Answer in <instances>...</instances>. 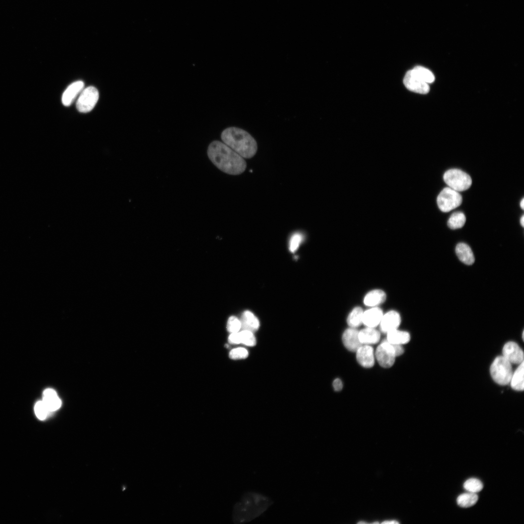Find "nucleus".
I'll return each instance as SVG.
<instances>
[{"label": "nucleus", "instance_id": "nucleus-1", "mask_svg": "<svg viewBox=\"0 0 524 524\" xmlns=\"http://www.w3.org/2000/svg\"><path fill=\"white\" fill-rule=\"evenodd\" d=\"M207 155L213 164L226 174L239 175L246 168L244 158L222 142H212L208 146Z\"/></svg>", "mask_w": 524, "mask_h": 524}, {"label": "nucleus", "instance_id": "nucleus-2", "mask_svg": "<svg viewBox=\"0 0 524 524\" xmlns=\"http://www.w3.org/2000/svg\"><path fill=\"white\" fill-rule=\"evenodd\" d=\"M272 504V501L261 494L251 492L244 494L236 504L233 520L236 523L252 520L262 513Z\"/></svg>", "mask_w": 524, "mask_h": 524}, {"label": "nucleus", "instance_id": "nucleus-3", "mask_svg": "<svg viewBox=\"0 0 524 524\" xmlns=\"http://www.w3.org/2000/svg\"><path fill=\"white\" fill-rule=\"evenodd\" d=\"M222 142L244 158H251L256 153L257 144L246 131L235 127L224 129L221 134Z\"/></svg>", "mask_w": 524, "mask_h": 524}, {"label": "nucleus", "instance_id": "nucleus-4", "mask_svg": "<svg viewBox=\"0 0 524 524\" xmlns=\"http://www.w3.org/2000/svg\"><path fill=\"white\" fill-rule=\"evenodd\" d=\"M513 373L511 363L503 356L496 357L490 367L492 379L501 385L510 383Z\"/></svg>", "mask_w": 524, "mask_h": 524}, {"label": "nucleus", "instance_id": "nucleus-5", "mask_svg": "<svg viewBox=\"0 0 524 524\" xmlns=\"http://www.w3.org/2000/svg\"><path fill=\"white\" fill-rule=\"evenodd\" d=\"M443 180L449 187L458 192L468 189L472 182L471 177L458 169L446 171L443 175Z\"/></svg>", "mask_w": 524, "mask_h": 524}, {"label": "nucleus", "instance_id": "nucleus-6", "mask_svg": "<svg viewBox=\"0 0 524 524\" xmlns=\"http://www.w3.org/2000/svg\"><path fill=\"white\" fill-rule=\"evenodd\" d=\"M462 201V196L459 192L449 187L443 189L437 198L438 207L441 211L445 213L458 207Z\"/></svg>", "mask_w": 524, "mask_h": 524}, {"label": "nucleus", "instance_id": "nucleus-7", "mask_svg": "<svg viewBox=\"0 0 524 524\" xmlns=\"http://www.w3.org/2000/svg\"><path fill=\"white\" fill-rule=\"evenodd\" d=\"M99 98L98 90L94 86H88L82 91L76 102V108L81 113L90 112L95 107Z\"/></svg>", "mask_w": 524, "mask_h": 524}, {"label": "nucleus", "instance_id": "nucleus-8", "mask_svg": "<svg viewBox=\"0 0 524 524\" xmlns=\"http://www.w3.org/2000/svg\"><path fill=\"white\" fill-rule=\"evenodd\" d=\"M375 355L378 363L384 368L391 367L393 364L396 357L392 344L387 341L378 346Z\"/></svg>", "mask_w": 524, "mask_h": 524}, {"label": "nucleus", "instance_id": "nucleus-9", "mask_svg": "<svg viewBox=\"0 0 524 524\" xmlns=\"http://www.w3.org/2000/svg\"><path fill=\"white\" fill-rule=\"evenodd\" d=\"M403 82L408 89L415 93L424 94L429 91L428 84L417 77L411 70L406 73Z\"/></svg>", "mask_w": 524, "mask_h": 524}, {"label": "nucleus", "instance_id": "nucleus-10", "mask_svg": "<svg viewBox=\"0 0 524 524\" xmlns=\"http://www.w3.org/2000/svg\"><path fill=\"white\" fill-rule=\"evenodd\" d=\"M503 356L511 363L519 364L524 361V353L517 344L513 342L507 343L502 350Z\"/></svg>", "mask_w": 524, "mask_h": 524}, {"label": "nucleus", "instance_id": "nucleus-11", "mask_svg": "<svg viewBox=\"0 0 524 524\" xmlns=\"http://www.w3.org/2000/svg\"><path fill=\"white\" fill-rule=\"evenodd\" d=\"M401 323V317L399 313L393 310L388 311L383 314L379 323L380 328L383 332H388L397 329Z\"/></svg>", "mask_w": 524, "mask_h": 524}, {"label": "nucleus", "instance_id": "nucleus-12", "mask_svg": "<svg viewBox=\"0 0 524 524\" xmlns=\"http://www.w3.org/2000/svg\"><path fill=\"white\" fill-rule=\"evenodd\" d=\"M84 86V83L81 81L70 84L63 94L62 102L63 105L65 106L71 105L83 90Z\"/></svg>", "mask_w": 524, "mask_h": 524}, {"label": "nucleus", "instance_id": "nucleus-13", "mask_svg": "<svg viewBox=\"0 0 524 524\" xmlns=\"http://www.w3.org/2000/svg\"><path fill=\"white\" fill-rule=\"evenodd\" d=\"M356 358L359 363L365 368L372 367L375 362L374 350L372 346L362 344L356 351Z\"/></svg>", "mask_w": 524, "mask_h": 524}, {"label": "nucleus", "instance_id": "nucleus-14", "mask_svg": "<svg viewBox=\"0 0 524 524\" xmlns=\"http://www.w3.org/2000/svg\"><path fill=\"white\" fill-rule=\"evenodd\" d=\"M359 331L354 328H349L344 332L342 340L345 347L349 351L356 352L362 345L359 338Z\"/></svg>", "mask_w": 524, "mask_h": 524}, {"label": "nucleus", "instance_id": "nucleus-15", "mask_svg": "<svg viewBox=\"0 0 524 524\" xmlns=\"http://www.w3.org/2000/svg\"><path fill=\"white\" fill-rule=\"evenodd\" d=\"M383 315L381 309L377 307L370 308L363 311L362 323L367 327L375 328L379 324Z\"/></svg>", "mask_w": 524, "mask_h": 524}, {"label": "nucleus", "instance_id": "nucleus-16", "mask_svg": "<svg viewBox=\"0 0 524 524\" xmlns=\"http://www.w3.org/2000/svg\"><path fill=\"white\" fill-rule=\"evenodd\" d=\"M42 401L50 412L58 409L62 405L61 400L56 392L50 388L44 391Z\"/></svg>", "mask_w": 524, "mask_h": 524}, {"label": "nucleus", "instance_id": "nucleus-17", "mask_svg": "<svg viewBox=\"0 0 524 524\" xmlns=\"http://www.w3.org/2000/svg\"><path fill=\"white\" fill-rule=\"evenodd\" d=\"M241 329L251 331L257 330L260 327V322L257 317L250 311H245L240 319Z\"/></svg>", "mask_w": 524, "mask_h": 524}, {"label": "nucleus", "instance_id": "nucleus-18", "mask_svg": "<svg viewBox=\"0 0 524 524\" xmlns=\"http://www.w3.org/2000/svg\"><path fill=\"white\" fill-rule=\"evenodd\" d=\"M379 332L374 328L367 327L359 332V338L362 344H375L380 340Z\"/></svg>", "mask_w": 524, "mask_h": 524}, {"label": "nucleus", "instance_id": "nucleus-19", "mask_svg": "<svg viewBox=\"0 0 524 524\" xmlns=\"http://www.w3.org/2000/svg\"><path fill=\"white\" fill-rule=\"evenodd\" d=\"M456 253L463 263L466 265H472L475 262V257L470 247L463 243H458L455 249Z\"/></svg>", "mask_w": 524, "mask_h": 524}, {"label": "nucleus", "instance_id": "nucleus-20", "mask_svg": "<svg viewBox=\"0 0 524 524\" xmlns=\"http://www.w3.org/2000/svg\"><path fill=\"white\" fill-rule=\"evenodd\" d=\"M386 295L383 290L375 289L368 292L363 299L364 305L369 307H375L384 302Z\"/></svg>", "mask_w": 524, "mask_h": 524}, {"label": "nucleus", "instance_id": "nucleus-21", "mask_svg": "<svg viewBox=\"0 0 524 524\" xmlns=\"http://www.w3.org/2000/svg\"><path fill=\"white\" fill-rule=\"evenodd\" d=\"M387 341L392 344H403L408 343L410 340V335L406 331L398 330L397 329L391 330L387 333Z\"/></svg>", "mask_w": 524, "mask_h": 524}, {"label": "nucleus", "instance_id": "nucleus-22", "mask_svg": "<svg viewBox=\"0 0 524 524\" xmlns=\"http://www.w3.org/2000/svg\"><path fill=\"white\" fill-rule=\"evenodd\" d=\"M524 361H523L519 364L516 370L513 373L509 383L511 388L516 391H521L524 390Z\"/></svg>", "mask_w": 524, "mask_h": 524}, {"label": "nucleus", "instance_id": "nucleus-23", "mask_svg": "<svg viewBox=\"0 0 524 524\" xmlns=\"http://www.w3.org/2000/svg\"><path fill=\"white\" fill-rule=\"evenodd\" d=\"M363 311L360 307H355L347 318V323L351 328H356L362 323Z\"/></svg>", "mask_w": 524, "mask_h": 524}, {"label": "nucleus", "instance_id": "nucleus-24", "mask_svg": "<svg viewBox=\"0 0 524 524\" xmlns=\"http://www.w3.org/2000/svg\"><path fill=\"white\" fill-rule=\"evenodd\" d=\"M478 499L476 493L468 492L459 495L457 498V502L458 505L460 507L467 508L475 504Z\"/></svg>", "mask_w": 524, "mask_h": 524}, {"label": "nucleus", "instance_id": "nucleus-25", "mask_svg": "<svg viewBox=\"0 0 524 524\" xmlns=\"http://www.w3.org/2000/svg\"><path fill=\"white\" fill-rule=\"evenodd\" d=\"M465 214L461 212H456L453 213L450 216L447 225L449 228L456 229L461 228L466 222Z\"/></svg>", "mask_w": 524, "mask_h": 524}, {"label": "nucleus", "instance_id": "nucleus-26", "mask_svg": "<svg viewBox=\"0 0 524 524\" xmlns=\"http://www.w3.org/2000/svg\"><path fill=\"white\" fill-rule=\"evenodd\" d=\"M411 70L417 77L428 84L434 81L435 77L432 72L424 67L417 66Z\"/></svg>", "mask_w": 524, "mask_h": 524}, {"label": "nucleus", "instance_id": "nucleus-27", "mask_svg": "<svg viewBox=\"0 0 524 524\" xmlns=\"http://www.w3.org/2000/svg\"><path fill=\"white\" fill-rule=\"evenodd\" d=\"M463 487L468 492L476 493L482 490L483 485L479 479L472 478L464 482Z\"/></svg>", "mask_w": 524, "mask_h": 524}, {"label": "nucleus", "instance_id": "nucleus-28", "mask_svg": "<svg viewBox=\"0 0 524 524\" xmlns=\"http://www.w3.org/2000/svg\"><path fill=\"white\" fill-rule=\"evenodd\" d=\"M241 343L248 346H253L256 344V340L253 332L246 330H242L239 331Z\"/></svg>", "mask_w": 524, "mask_h": 524}, {"label": "nucleus", "instance_id": "nucleus-29", "mask_svg": "<svg viewBox=\"0 0 524 524\" xmlns=\"http://www.w3.org/2000/svg\"><path fill=\"white\" fill-rule=\"evenodd\" d=\"M34 412L37 417L41 420L45 419L50 412L42 400L36 403Z\"/></svg>", "mask_w": 524, "mask_h": 524}, {"label": "nucleus", "instance_id": "nucleus-30", "mask_svg": "<svg viewBox=\"0 0 524 524\" xmlns=\"http://www.w3.org/2000/svg\"><path fill=\"white\" fill-rule=\"evenodd\" d=\"M227 329L230 333L240 331L241 329L240 320L234 316L229 317L227 321Z\"/></svg>", "mask_w": 524, "mask_h": 524}, {"label": "nucleus", "instance_id": "nucleus-31", "mask_svg": "<svg viewBox=\"0 0 524 524\" xmlns=\"http://www.w3.org/2000/svg\"><path fill=\"white\" fill-rule=\"evenodd\" d=\"M248 355V351L243 347H237L232 349L229 353V357L232 360L244 359Z\"/></svg>", "mask_w": 524, "mask_h": 524}, {"label": "nucleus", "instance_id": "nucleus-32", "mask_svg": "<svg viewBox=\"0 0 524 524\" xmlns=\"http://www.w3.org/2000/svg\"><path fill=\"white\" fill-rule=\"evenodd\" d=\"M301 241V236L299 234H295L292 236L289 243V249L292 252L295 251L299 247Z\"/></svg>", "mask_w": 524, "mask_h": 524}, {"label": "nucleus", "instance_id": "nucleus-33", "mask_svg": "<svg viewBox=\"0 0 524 524\" xmlns=\"http://www.w3.org/2000/svg\"><path fill=\"white\" fill-rule=\"evenodd\" d=\"M228 341L231 344H241V338L239 331L235 333H231L229 335L228 338Z\"/></svg>", "mask_w": 524, "mask_h": 524}, {"label": "nucleus", "instance_id": "nucleus-34", "mask_svg": "<svg viewBox=\"0 0 524 524\" xmlns=\"http://www.w3.org/2000/svg\"><path fill=\"white\" fill-rule=\"evenodd\" d=\"M392 345L394 349L396 357L400 356L403 353L404 348L401 344H392Z\"/></svg>", "mask_w": 524, "mask_h": 524}, {"label": "nucleus", "instance_id": "nucleus-35", "mask_svg": "<svg viewBox=\"0 0 524 524\" xmlns=\"http://www.w3.org/2000/svg\"><path fill=\"white\" fill-rule=\"evenodd\" d=\"M333 386L336 391H341L343 388L342 381L339 378L335 379L333 382Z\"/></svg>", "mask_w": 524, "mask_h": 524}, {"label": "nucleus", "instance_id": "nucleus-36", "mask_svg": "<svg viewBox=\"0 0 524 524\" xmlns=\"http://www.w3.org/2000/svg\"><path fill=\"white\" fill-rule=\"evenodd\" d=\"M382 523V524H399V522H397V521H395V520H391V521H383Z\"/></svg>", "mask_w": 524, "mask_h": 524}, {"label": "nucleus", "instance_id": "nucleus-37", "mask_svg": "<svg viewBox=\"0 0 524 524\" xmlns=\"http://www.w3.org/2000/svg\"><path fill=\"white\" fill-rule=\"evenodd\" d=\"M520 223L523 227H524V215H523L520 219Z\"/></svg>", "mask_w": 524, "mask_h": 524}, {"label": "nucleus", "instance_id": "nucleus-38", "mask_svg": "<svg viewBox=\"0 0 524 524\" xmlns=\"http://www.w3.org/2000/svg\"><path fill=\"white\" fill-rule=\"evenodd\" d=\"M520 207L524 210V198H523L520 202Z\"/></svg>", "mask_w": 524, "mask_h": 524}, {"label": "nucleus", "instance_id": "nucleus-39", "mask_svg": "<svg viewBox=\"0 0 524 524\" xmlns=\"http://www.w3.org/2000/svg\"><path fill=\"white\" fill-rule=\"evenodd\" d=\"M358 524H367V523L365 522L360 521V522H358Z\"/></svg>", "mask_w": 524, "mask_h": 524}, {"label": "nucleus", "instance_id": "nucleus-40", "mask_svg": "<svg viewBox=\"0 0 524 524\" xmlns=\"http://www.w3.org/2000/svg\"><path fill=\"white\" fill-rule=\"evenodd\" d=\"M524 331H523V334H522V338H523V340H524Z\"/></svg>", "mask_w": 524, "mask_h": 524}, {"label": "nucleus", "instance_id": "nucleus-41", "mask_svg": "<svg viewBox=\"0 0 524 524\" xmlns=\"http://www.w3.org/2000/svg\"><path fill=\"white\" fill-rule=\"evenodd\" d=\"M372 524H378V522H374V523H372Z\"/></svg>", "mask_w": 524, "mask_h": 524}]
</instances>
